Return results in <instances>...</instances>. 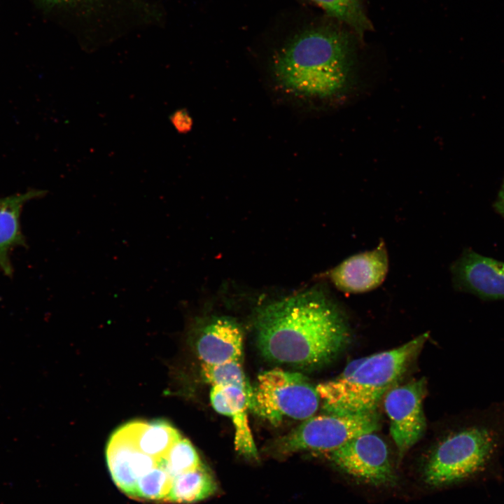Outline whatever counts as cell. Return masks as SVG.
Returning a JSON list of instances; mask_svg holds the SVG:
<instances>
[{"instance_id": "1", "label": "cell", "mask_w": 504, "mask_h": 504, "mask_svg": "<svg viewBox=\"0 0 504 504\" xmlns=\"http://www.w3.org/2000/svg\"><path fill=\"white\" fill-rule=\"evenodd\" d=\"M254 326L257 346L265 358L299 368L330 362L349 337L342 314L318 290L263 307L255 316Z\"/></svg>"}, {"instance_id": "2", "label": "cell", "mask_w": 504, "mask_h": 504, "mask_svg": "<svg viewBox=\"0 0 504 504\" xmlns=\"http://www.w3.org/2000/svg\"><path fill=\"white\" fill-rule=\"evenodd\" d=\"M353 55L348 38L331 29L305 31L275 56L272 76L285 94L303 99L342 94L353 80Z\"/></svg>"}, {"instance_id": "3", "label": "cell", "mask_w": 504, "mask_h": 504, "mask_svg": "<svg viewBox=\"0 0 504 504\" xmlns=\"http://www.w3.org/2000/svg\"><path fill=\"white\" fill-rule=\"evenodd\" d=\"M428 337L424 333L393 349L351 361L336 378L316 389L328 414L373 412L386 392L407 371Z\"/></svg>"}, {"instance_id": "4", "label": "cell", "mask_w": 504, "mask_h": 504, "mask_svg": "<svg viewBox=\"0 0 504 504\" xmlns=\"http://www.w3.org/2000/svg\"><path fill=\"white\" fill-rule=\"evenodd\" d=\"M319 402L316 386L303 374L273 369L259 374L249 410L277 425L286 419L305 420L314 416Z\"/></svg>"}, {"instance_id": "5", "label": "cell", "mask_w": 504, "mask_h": 504, "mask_svg": "<svg viewBox=\"0 0 504 504\" xmlns=\"http://www.w3.org/2000/svg\"><path fill=\"white\" fill-rule=\"evenodd\" d=\"M380 428L375 412L358 414L312 416L270 447V453L286 456L300 451L331 452L350 440Z\"/></svg>"}, {"instance_id": "6", "label": "cell", "mask_w": 504, "mask_h": 504, "mask_svg": "<svg viewBox=\"0 0 504 504\" xmlns=\"http://www.w3.org/2000/svg\"><path fill=\"white\" fill-rule=\"evenodd\" d=\"M493 447L492 433L482 427L468 428L448 436L426 464V482L439 486L472 475L484 465Z\"/></svg>"}, {"instance_id": "7", "label": "cell", "mask_w": 504, "mask_h": 504, "mask_svg": "<svg viewBox=\"0 0 504 504\" xmlns=\"http://www.w3.org/2000/svg\"><path fill=\"white\" fill-rule=\"evenodd\" d=\"M424 377L394 385L385 394L384 405L390 420V433L402 458L423 436L426 421L423 401L426 394Z\"/></svg>"}, {"instance_id": "8", "label": "cell", "mask_w": 504, "mask_h": 504, "mask_svg": "<svg viewBox=\"0 0 504 504\" xmlns=\"http://www.w3.org/2000/svg\"><path fill=\"white\" fill-rule=\"evenodd\" d=\"M330 459L340 469L368 484H392L396 475L385 442L374 433L357 436L329 452Z\"/></svg>"}, {"instance_id": "9", "label": "cell", "mask_w": 504, "mask_h": 504, "mask_svg": "<svg viewBox=\"0 0 504 504\" xmlns=\"http://www.w3.org/2000/svg\"><path fill=\"white\" fill-rule=\"evenodd\" d=\"M388 268L383 241L372 251L352 255L331 270L329 277L335 287L346 293H361L379 286Z\"/></svg>"}, {"instance_id": "10", "label": "cell", "mask_w": 504, "mask_h": 504, "mask_svg": "<svg viewBox=\"0 0 504 504\" xmlns=\"http://www.w3.org/2000/svg\"><path fill=\"white\" fill-rule=\"evenodd\" d=\"M106 460L113 482L131 497L134 496L138 480L158 466L161 461L142 452L124 426L111 437L106 449Z\"/></svg>"}, {"instance_id": "11", "label": "cell", "mask_w": 504, "mask_h": 504, "mask_svg": "<svg viewBox=\"0 0 504 504\" xmlns=\"http://www.w3.org/2000/svg\"><path fill=\"white\" fill-rule=\"evenodd\" d=\"M452 271L456 283L470 292L486 299H504V262L470 251Z\"/></svg>"}, {"instance_id": "12", "label": "cell", "mask_w": 504, "mask_h": 504, "mask_svg": "<svg viewBox=\"0 0 504 504\" xmlns=\"http://www.w3.org/2000/svg\"><path fill=\"white\" fill-rule=\"evenodd\" d=\"M196 351L204 365L241 360L243 354L241 329L230 318H214L202 328L196 342Z\"/></svg>"}, {"instance_id": "13", "label": "cell", "mask_w": 504, "mask_h": 504, "mask_svg": "<svg viewBox=\"0 0 504 504\" xmlns=\"http://www.w3.org/2000/svg\"><path fill=\"white\" fill-rule=\"evenodd\" d=\"M210 401L215 411L232 419L236 451L246 458L257 459L258 451L248 420V393L234 386H212Z\"/></svg>"}, {"instance_id": "14", "label": "cell", "mask_w": 504, "mask_h": 504, "mask_svg": "<svg viewBox=\"0 0 504 504\" xmlns=\"http://www.w3.org/2000/svg\"><path fill=\"white\" fill-rule=\"evenodd\" d=\"M46 191L31 190L24 193L0 197V269L7 276L13 275L10 253L17 247L25 246L20 215L29 201L43 197Z\"/></svg>"}, {"instance_id": "15", "label": "cell", "mask_w": 504, "mask_h": 504, "mask_svg": "<svg viewBox=\"0 0 504 504\" xmlns=\"http://www.w3.org/2000/svg\"><path fill=\"white\" fill-rule=\"evenodd\" d=\"M123 426L142 452L160 461L166 457L172 447L181 438L180 433L164 420L136 421Z\"/></svg>"}, {"instance_id": "16", "label": "cell", "mask_w": 504, "mask_h": 504, "mask_svg": "<svg viewBox=\"0 0 504 504\" xmlns=\"http://www.w3.org/2000/svg\"><path fill=\"white\" fill-rule=\"evenodd\" d=\"M217 490L213 476L202 465L174 477L165 500L174 503H192L212 496Z\"/></svg>"}, {"instance_id": "17", "label": "cell", "mask_w": 504, "mask_h": 504, "mask_svg": "<svg viewBox=\"0 0 504 504\" xmlns=\"http://www.w3.org/2000/svg\"><path fill=\"white\" fill-rule=\"evenodd\" d=\"M202 375L211 386H234L252 395L253 388L250 386L243 370L241 360H231L217 365H201Z\"/></svg>"}, {"instance_id": "18", "label": "cell", "mask_w": 504, "mask_h": 504, "mask_svg": "<svg viewBox=\"0 0 504 504\" xmlns=\"http://www.w3.org/2000/svg\"><path fill=\"white\" fill-rule=\"evenodd\" d=\"M173 479L174 477L166 468L162 459L158 466L149 470L138 480L133 498L165 501Z\"/></svg>"}, {"instance_id": "19", "label": "cell", "mask_w": 504, "mask_h": 504, "mask_svg": "<svg viewBox=\"0 0 504 504\" xmlns=\"http://www.w3.org/2000/svg\"><path fill=\"white\" fill-rule=\"evenodd\" d=\"M163 463L174 477L202 465L193 444L182 436L172 447Z\"/></svg>"}, {"instance_id": "20", "label": "cell", "mask_w": 504, "mask_h": 504, "mask_svg": "<svg viewBox=\"0 0 504 504\" xmlns=\"http://www.w3.org/2000/svg\"><path fill=\"white\" fill-rule=\"evenodd\" d=\"M328 14L360 30L368 22L360 9L358 0H312Z\"/></svg>"}, {"instance_id": "21", "label": "cell", "mask_w": 504, "mask_h": 504, "mask_svg": "<svg viewBox=\"0 0 504 504\" xmlns=\"http://www.w3.org/2000/svg\"><path fill=\"white\" fill-rule=\"evenodd\" d=\"M50 7L66 9L73 13V16L80 18L92 17L94 14L105 13L111 6H118L122 1L125 3L134 0H41ZM137 1V0H134Z\"/></svg>"}, {"instance_id": "22", "label": "cell", "mask_w": 504, "mask_h": 504, "mask_svg": "<svg viewBox=\"0 0 504 504\" xmlns=\"http://www.w3.org/2000/svg\"><path fill=\"white\" fill-rule=\"evenodd\" d=\"M169 120L174 127L179 133H187L192 128V120L189 113L186 109L182 108L175 111L169 116Z\"/></svg>"}, {"instance_id": "23", "label": "cell", "mask_w": 504, "mask_h": 504, "mask_svg": "<svg viewBox=\"0 0 504 504\" xmlns=\"http://www.w3.org/2000/svg\"><path fill=\"white\" fill-rule=\"evenodd\" d=\"M494 206L497 211L504 217V180L499 190Z\"/></svg>"}]
</instances>
